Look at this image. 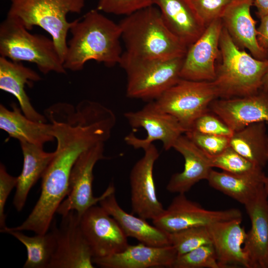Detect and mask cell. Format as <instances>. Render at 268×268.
Returning a JSON list of instances; mask_svg holds the SVG:
<instances>
[{
    "label": "cell",
    "mask_w": 268,
    "mask_h": 268,
    "mask_svg": "<svg viewBox=\"0 0 268 268\" xmlns=\"http://www.w3.org/2000/svg\"><path fill=\"white\" fill-rule=\"evenodd\" d=\"M69 31L71 38L64 60L66 69L81 70L90 60L109 67L119 64L123 54L120 26L97 9L72 21Z\"/></svg>",
    "instance_id": "6da1fadb"
},
{
    "label": "cell",
    "mask_w": 268,
    "mask_h": 268,
    "mask_svg": "<svg viewBox=\"0 0 268 268\" xmlns=\"http://www.w3.org/2000/svg\"><path fill=\"white\" fill-rule=\"evenodd\" d=\"M126 51L134 58L170 60L185 56L188 47L167 28L154 5L139 10L119 23Z\"/></svg>",
    "instance_id": "7a4b0ae2"
},
{
    "label": "cell",
    "mask_w": 268,
    "mask_h": 268,
    "mask_svg": "<svg viewBox=\"0 0 268 268\" xmlns=\"http://www.w3.org/2000/svg\"><path fill=\"white\" fill-rule=\"evenodd\" d=\"M219 48L221 63L212 81L218 98L244 97L260 91L268 60L258 59L238 47L223 26Z\"/></svg>",
    "instance_id": "3957f363"
},
{
    "label": "cell",
    "mask_w": 268,
    "mask_h": 268,
    "mask_svg": "<svg viewBox=\"0 0 268 268\" xmlns=\"http://www.w3.org/2000/svg\"><path fill=\"white\" fill-rule=\"evenodd\" d=\"M7 16L27 30L39 26L51 35L63 61L67 49V37L72 25L68 13H80L86 0H10Z\"/></svg>",
    "instance_id": "277c9868"
},
{
    "label": "cell",
    "mask_w": 268,
    "mask_h": 268,
    "mask_svg": "<svg viewBox=\"0 0 268 268\" xmlns=\"http://www.w3.org/2000/svg\"><path fill=\"white\" fill-rule=\"evenodd\" d=\"M13 18H6L0 25V55L15 62L35 64L46 74L66 73L64 63L52 39L33 34Z\"/></svg>",
    "instance_id": "5b68a950"
},
{
    "label": "cell",
    "mask_w": 268,
    "mask_h": 268,
    "mask_svg": "<svg viewBox=\"0 0 268 268\" xmlns=\"http://www.w3.org/2000/svg\"><path fill=\"white\" fill-rule=\"evenodd\" d=\"M184 58L142 59L123 53L119 65L127 74V96L149 101L159 98L181 78Z\"/></svg>",
    "instance_id": "8992f818"
},
{
    "label": "cell",
    "mask_w": 268,
    "mask_h": 268,
    "mask_svg": "<svg viewBox=\"0 0 268 268\" xmlns=\"http://www.w3.org/2000/svg\"><path fill=\"white\" fill-rule=\"evenodd\" d=\"M217 98L212 81L180 78L153 101L160 109L176 118L187 132L199 117L209 111L210 103Z\"/></svg>",
    "instance_id": "52a82bcc"
},
{
    "label": "cell",
    "mask_w": 268,
    "mask_h": 268,
    "mask_svg": "<svg viewBox=\"0 0 268 268\" xmlns=\"http://www.w3.org/2000/svg\"><path fill=\"white\" fill-rule=\"evenodd\" d=\"M104 149V142H99L84 151L76 160L70 173L68 194L57 213L63 216L75 211L80 217L89 208L115 192L114 184L111 183L101 196L95 197L93 194V169L98 161L106 158Z\"/></svg>",
    "instance_id": "ba28073f"
},
{
    "label": "cell",
    "mask_w": 268,
    "mask_h": 268,
    "mask_svg": "<svg viewBox=\"0 0 268 268\" xmlns=\"http://www.w3.org/2000/svg\"><path fill=\"white\" fill-rule=\"evenodd\" d=\"M124 115L133 129L142 128L146 132L144 138L133 133L125 136L127 144L135 149H143L158 140L162 142L164 149L168 150L186 132L176 118L160 109L154 101H149L139 110L128 112Z\"/></svg>",
    "instance_id": "9c48e42d"
},
{
    "label": "cell",
    "mask_w": 268,
    "mask_h": 268,
    "mask_svg": "<svg viewBox=\"0 0 268 268\" xmlns=\"http://www.w3.org/2000/svg\"><path fill=\"white\" fill-rule=\"evenodd\" d=\"M239 218H242V214L238 209L208 210L188 199L185 194H178L168 207L152 221L154 225L170 234L191 227L208 226L214 223Z\"/></svg>",
    "instance_id": "30bf717a"
},
{
    "label": "cell",
    "mask_w": 268,
    "mask_h": 268,
    "mask_svg": "<svg viewBox=\"0 0 268 268\" xmlns=\"http://www.w3.org/2000/svg\"><path fill=\"white\" fill-rule=\"evenodd\" d=\"M56 247L49 268H94L93 256L75 211L62 216L59 227L53 222Z\"/></svg>",
    "instance_id": "8fae6325"
},
{
    "label": "cell",
    "mask_w": 268,
    "mask_h": 268,
    "mask_svg": "<svg viewBox=\"0 0 268 268\" xmlns=\"http://www.w3.org/2000/svg\"><path fill=\"white\" fill-rule=\"evenodd\" d=\"M79 226L93 258L120 252L129 245L128 237L118 223L100 205L86 210L79 217Z\"/></svg>",
    "instance_id": "7c38bea8"
},
{
    "label": "cell",
    "mask_w": 268,
    "mask_h": 268,
    "mask_svg": "<svg viewBox=\"0 0 268 268\" xmlns=\"http://www.w3.org/2000/svg\"><path fill=\"white\" fill-rule=\"evenodd\" d=\"M143 150V156L134 164L130 174L131 205L133 213L152 220L164 210L157 196L153 176L159 153L153 143Z\"/></svg>",
    "instance_id": "4fadbf2b"
},
{
    "label": "cell",
    "mask_w": 268,
    "mask_h": 268,
    "mask_svg": "<svg viewBox=\"0 0 268 268\" xmlns=\"http://www.w3.org/2000/svg\"><path fill=\"white\" fill-rule=\"evenodd\" d=\"M222 28L221 19L214 20L188 48L180 71L181 78L194 81L214 80L215 62L220 54L219 40Z\"/></svg>",
    "instance_id": "5bb4252c"
},
{
    "label": "cell",
    "mask_w": 268,
    "mask_h": 268,
    "mask_svg": "<svg viewBox=\"0 0 268 268\" xmlns=\"http://www.w3.org/2000/svg\"><path fill=\"white\" fill-rule=\"evenodd\" d=\"M209 111L222 119L234 132L259 122L268 123V94L262 90L246 96L217 98Z\"/></svg>",
    "instance_id": "9a60e30c"
},
{
    "label": "cell",
    "mask_w": 268,
    "mask_h": 268,
    "mask_svg": "<svg viewBox=\"0 0 268 268\" xmlns=\"http://www.w3.org/2000/svg\"><path fill=\"white\" fill-rule=\"evenodd\" d=\"M251 220L244 249L251 268H268V193L264 186L244 205Z\"/></svg>",
    "instance_id": "2e32d148"
},
{
    "label": "cell",
    "mask_w": 268,
    "mask_h": 268,
    "mask_svg": "<svg viewBox=\"0 0 268 268\" xmlns=\"http://www.w3.org/2000/svg\"><path fill=\"white\" fill-rule=\"evenodd\" d=\"M177 256L171 245L152 246L139 243L129 244L122 251L111 255L93 258V262L103 268H172Z\"/></svg>",
    "instance_id": "e0dca14e"
},
{
    "label": "cell",
    "mask_w": 268,
    "mask_h": 268,
    "mask_svg": "<svg viewBox=\"0 0 268 268\" xmlns=\"http://www.w3.org/2000/svg\"><path fill=\"white\" fill-rule=\"evenodd\" d=\"M242 218L212 223L207 227L220 268L242 266L251 268L244 249L247 232L241 225Z\"/></svg>",
    "instance_id": "ac0fdd59"
},
{
    "label": "cell",
    "mask_w": 268,
    "mask_h": 268,
    "mask_svg": "<svg viewBox=\"0 0 268 268\" xmlns=\"http://www.w3.org/2000/svg\"><path fill=\"white\" fill-rule=\"evenodd\" d=\"M254 0H234L221 19L223 27L240 49L248 50L255 58L268 60V52L262 49L257 40L256 21L251 13Z\"/></svg>",
    "instance_id": "d6986e66"
},
{
    "label": "cell",
    "mask_w": 268,
    "mask_h": 268,
    "mask_svg": "<svg viewBox=\"0 0 268 268\" xmlns=\"http://www.w3.org/2000/svg\"><path fill=\"white\" fill-rule=\"evenodd\" d=\"M173 148L183 157L184 167L182 172L172 175L166 189L172 193L185 194L200 181L207 180L212 167L209 156L186 135L178 138Z\"/></svg>",
    "instance_id": "ffe728a7"
},
{
    "label": "cell",
    "mask_w": 268,
    "mask_h": 268,
    "mask_svg": "<svg viewBox=\"0 0 268 268\" xmlns=\"http://www.w3.org/2000/svg\"><path fill=\"white\" fill-rule=\"evenodd\" d=\"M153 5L169 30L188 48L206 28L189 0H153Z\"/></svg>",
    "instance_id": "44dd1931"
},
{
    "label": "cell",
    "mask_w": 268,
    "mask_h": 268,
    "mask_svg": "<svg viewBox=\"0 0 268 268\" xmlns=\"http://www.w3.org/2000/svg\"><path fill=\"white\" fill-rule=\"evenodd\" d=\"M41 79L34 70L24 66L21 62L0 57V88L13 95L17 100L23 113L30 119L47 123L45 115L38 112L31 103L25 88Z\"/></svg>",
    "instance_id": "7402d4cb"
},
{
    "label": "cell",
    "mask_w": 268,
    "mask_h": 268,
    "mask_svg": "<svg viewBox=\"0 0 268 268\" xmlns=\"http://www.w3.org/2000/svg\"><path fill=\"white\" fill-rule=\"evenodd\" d=\"M99 203L117 221L128 237L134 238L139 243L149 246L170 245L169 234L150 225L146 219L124 210L116 200L115 192L106 196Z\"/></svg>",
    "instance_id": "603a6c76"
},
{
    "label": "cell",
    "mask_w": 268,
    "mask_h": 268,
    "mask_svg": "<svg viewBox=\"0 0 268 268\" xmlns=\"http://www.w3.org/2000/svg\"><path fill=\"white\" fill-rule=\"evenodd\" d=\"M11 110L0 105V128L20 142L40 146L55 139L51 124L33 121L26 117L20 107L12 103Z\"/></svg>",
    "instance_id": "cb8c5ba5"
},
{
    "label": "cell",
    "mask_w": 268,
    "mask_h": 268,
    "mask_svg": "<svg viewBox=\"0 0 268 268\" xmlns=\"http://www.w3.org/2000/svg\"><path fill=\"white\" fill-rule=\"evenodd\" d=\"M20 143L23 164L21 173L17 177L13 200V204L18 212L22 210L30 190L42 177L54 156V152H46L42 146L25 142Z\"/></svg>",
    "instance_id": "d4e9b609"
},
{
    "label": "cell",
    "mask_w": 268,
    "mask_h": 268,
    "mask_svg": "<svg viewBox=\"0 0 268 268\" xmlns=\"http://www.w3.org/2000/svg\"><path fill=\"white\" fill-rule=\"evenodd\" d=\"M264 172L250 175H237L213 169L207 181L209 186L245 205L264 186Z\"/></svg>",
    "instance_id": "484cf974"
},
{
    "label": "cell",
    "mask_w": 268,
    "mask_h": 268,
    "mask_svg": "<svg viewBox=\"0 0 268 268\" xmlns=\"http://www.w3.org/2000/svg\"><path fill=\"white\" fill-rule=\"evenodd\" d=\"M265 122L250 124L234 132L229 146L244 157L264 168L268 163V134Z\"/></svg>",
    "instance_id": "4316f807"
},
{
    "label": "cell",
    "mask_w": 268,
    "mask_h": 268,
    "mask_svg": "<svg viewBox=\"0 0 268 268\" xmlns=\"http://www.w3.org/2000/svg\"><path fill=\"white\" fill-rule=\"evenodd\" d=\"M26 248L27 259L24 268H49L56 247L54 230L43 234L28 236L21 231H7Z\"/></svg>",
    "instance_id": "83f0119b"
},
{
    "label": "cell",
    "mask_w": 268,
    "mask_h": 268,
    "mask_svg": "<svg viewBox=\"0 0 268 268\" xmlns=\"http://www.w3.org/2000/svg\"><path fill=\"white\" fill-rule=\"evenodd\" d=\"M212 167L237 175H250L263 172V168L253 163L230 146L221 153L209 156Z\"/></svg>",
    "instance_id": "f1b7e54d"
},
{
    "label": "cell",
    "mask_w": 268,
    "mask_h": 268,
    "mask_svg": "<svg viewBox=\"0 0 268 268\" xmlns=\"http://www.w3.org/2000/svg\"><path fill=\"white\" fill-rule=\"evenodd\" d=\"M170 244L178 255H183L201 246L212 244L207 226L194 227L169 234Z\"/></svg>",
    "instance_id": "f546056e"
},
{
    "label": "cell",
    "mask_w": 268,
    "mask_h": 268,
    "mask_svg": "<svg viewBox=\"0 0 268 268\" xmlns=\"http://www.w3.org/2000/svg\"><path fill=\"white\" fill-rule=\"evenodd\" d=\"M173 268H220L212 244L201 246L178 255Z\"/></svg>",
    "instance_id": "4dcf8cb0"
},
{
    "label": "cell",
    "mask_w": 268,
    "mask_h": 268,
    "mask_svg": "<svg viewBox=\"0 0 268 268\" xmlns=\"http://www.w3.org/2000/svg\"><path fill=\"white\" fill-rule=\"evenodd\" d=\"M185 135L200 149L208 156H213L223 152L229 146L230 137L189 131Z\"/></svg>",
    "instance_id": "1f68e13d"
},
{
    "label": "cell",
    "mask_w": 268,
    "mask_h": 268,
    "mask_svg": "<svg viewBox=\"0 0 268 268\" xmlns=\"http://www.w3.org/2000/svg\"><path fill=\"white\" fill-rule=\"evenodd\" d=\"M197 14L206 27L221 18L224 11L234 0H189Z\"/></svg>",
    "instance_id": "d6a6232c"
},
{
    "label": "cell",
    "mask_w": 268,
    "mask_h": 268,
    "mask_svg": "<svg viewBox=\"0 0 268 268\" xmlns=\"http://www.w3.org/2000/svg\"><path fill=\"white\" fill-rule=\"evenodd\" d=\"M230 137L234 132L219 117L208 111L199 117L189 131Z\"/></svg>",
    "instance_id": "836d02e7"
},
{
    "label": "cell",
    "mask_w": 268,
    "mask_h": 268,
    "mask_svg": "<svg viewBox=\"0 0 268 268\" xmlns=\"http://www.w3.org/2000/svg\"><path fill=\"white\" fill-rule=\"evenodd\" d=\"M152 5L153 0H98L97 9L126 16Z\"/></svg>",
    "instance_id": "e575fe53"
},
{
    "label": "cell",
    "mask_w": 268,
    "mask_h": 268,
    "mask_svg": "<svg viewBox=\"0 0 268 268\" xmlns=\"http://www.w3.org/2000/svg\"><path fill=\"white\" fill-rule=\"evenodd\" d=\"M17 177L10 175L7 171L5 166L0 164V230H3L6 225L5 224L6 214L4 207L7 198L12 189L16 187Z\"/></svg>",
    "instance_id": "d590c367"
},
{
    "label": "cell",
    "mask_w": 268,
    "mask_h": 268,
    "mask_svg": "<svg viewBox=\"0 0 268 268\" xmlns=\"http://www.w3.org/2000/svg\"><path fill=\"white\" fill-rule=\"evenodd\" d=\"M260 19V24L257 29V40L260 46L268 52V14Z\"/></svg>",
    "instance_id": "8d00e7d4"
},
{
    "label": "cell",
    "mask_w": 268,
    "mask_h": 268,
    "mask_svg": "<svg viewBox=\"0 0 268 268\" xmlns=\"http://www.w3.org/2000/svg\"><path fill=\"white\" fill-rule=\"evenodd\" d=\"M253 5L257 8V14L260 18L268 14V0H254Z\"/></svg>",
    "instance_id": "74e56055"
},
{
    "label": "cell",
    "mask_w": 268,
    "mask_h": 268,
    "mask_svg": "<svg viewBox=\"0 0 268 268\" xmlns=\"http://www.w3.org/2000/svg\"><path fill=\"white\" fill-rule=\"evenodd\" d=\"M261 90L265 92L268 90V69L263 78Z\"/></svg>",
    "instance_id": "f35d334b"
},
{
    "label": "cell",
    "mask_w": 268,
    "mask_h": 268,
    "mask_svg": "<svg viewBox=\"0 0 268 268\" xmlns=\"http://www.w3.org/2000/svg\"><path fill=\"white\" fill-rule=\"evenodd\" d=\"M264 187L267 191V192L268 193V177L266 176L264 180Z\"/></svg>",
    "instance_id": "ab89813d"
},
{
    "label": "cell",
    "mask_w": 268,
    "mask_h": 268,
    "mask_svg": "<svg viewBox=\"0 0 268 268\" xmlns=\"http://www.w3.org/2000/svg\"><path fill=\"white\" fill-rule=\"evenodd\" d=\"M267 93L268 94V91H267Z\"/></svg>",
    "instance_id": "60d3db41"
}]
</instances>
